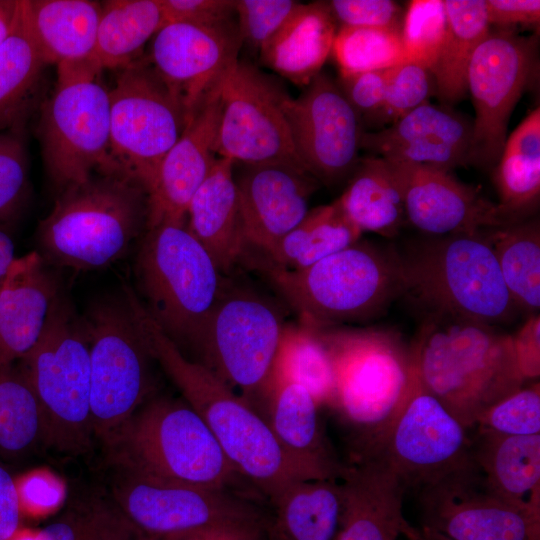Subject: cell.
<instances>
[{
  "instance_id": "cell-1",
  "label": "cell",
  "mask_w": 540,
  "mask_h": 540,
  "mask_svg": "<svg viewBox=\"0 0 540 540\" xmlns=\"http://www.w3.org/2000/svg\"><path fill=\"white\" fill-rule=\"evenodd\" d=\"M126 296L154 360L207 424L236 471L271 502L290 484L302 480L268 420L211 370L185 356L132 289Z\"/></svg>"
},
{
  "instance_id": "cell-2",
  "label": "cell",
  "mask_w": 540,
  "mask_h": 540,
  "mask_svg": "<svg viewBox=\"0 0 540 540\" xmlns=\"http://www.w3.org/2000/svg\"><path fill=\"white\" fill-rule=\"evenodd\" d=\"M410 354L421 384L469 430L526 381L513 335L484 323L425 314Z\"/></svg>"
},
{
  "instance_id": "cell-3",
  "label": "cell",
  "mask_w": 540,
  "mask_h": 540,
  "mask_svg": "<svg viewBox=\"0 0 540 540\" xmlns=\"http://www.w3.org/2000/svg\"><path fill=\"white\" fill-rule=\"evenodd\" d=\"M148 194L118 173H95L58 194L39 223V254L48 264L96 270L123 258L143 236Z\"/></svg>"
},
{
  "instance_id": "cell-4",
  "label": "cell",
  "mask_w": 540,
  "mask_h": 540,
  "mask_svg": "<svg viewBox=\"0 0 540 540\" xmlns=\"http://www.w3.org/2000/svg\"><path fill=\"white\" fill-rule=\"evenodd\" d=\"M490 229L427 236L398 253L403 295L425 314L495 326L518 311L502 278Z\"/></svg>"
},
{
  "instance_id": "cell-5",
  "label": "cell",
  "mask_w": 540,
  "mask_h": 540,
  "mask_svg": "<svg viewBox=\"0 0 540 540\" xmlns=\"http://www.w3.org/2000/svg\"><path fill=\"white\" fill-rule=\"evenodd\" d=\"M221 274L186 221L146 228L135 260L139 300L180 351L196 354L225 284Z\"/></svg>"
},
{
  "instance_id": "cell-6",
  "label": "cell",
  "mask_w": 540,
  "mask_h": 540,
  "mask_svg": "<svg viewBox=\"0 0 540 540\" xmlns=\"http://www.w3.org/2000/svg\"><path fill=\"white\" fill-rule=\"evenodd\" d=\"M266 269L301 325L317 330L377 318L403 295L398 252L367 241L358 240L305 269Z\"/></svg>"
},
{
  "instance_id": "cell-7",
  "label": "cell",
  "mask_w": 540,
  "mask_h": 540,
  "mask_svg": "<svg viewBox=\"0 0 540 540\" xmlns=\"http://www.w3.org/2000/svg\"><path fill=\"white\" fill-rule=\"evenodd\" d=\"M126 470L208 488L245 480L204 420L185 401H150L107 441Z\"/></svg>"
},
{
  "instance_id": "cell-8",
  "label": "cell",
  "mask_w": 540,
  "mask_h": 540,
  "mask_svg": "<svg viewBox=\"0 0 540 540\" xmlns=\"http://www.w3.org/2000/svg\"><path fill=\"white\" fill-rule=\"evenodd\" d=\"M335 374L332 408L359 435V457L379 441L402 408L412 380L410 349L390 332L322 330Z\"/></svg>"
},
{
  "instance_id": "cell-9",
  "label": "cell",
  "mask_w": 540,
  "mask_h": 540,
  "mask_svg": "<svg viewBox=\"0 0 540 540\" xmlns=\"http://www.w3.org/2000/svg\"><path fill=\"white\" fill-rule=\"evenodd\" d=\"M20 360L42 407L48 442L65 450L86 447L93 433L89 340L83 316L65 296L55 298L38 341Z\"/></svg>"
},
{
  "instance_id": "cell-10",
  "label": "cell",
  "mask_w": 540,
  "mask_h": 540,
  "mask_svg": "<svg viewBox=\"0 0 540 540\" xmlns=\"http://www.w3.org/2000/svg\"><path fill=\"white\" fill-rule=\"evenodd\" d=\"M83 320L89 340L92 431L108 441L150 393L154 358L124 292L94 301Z\"/></svg>"
},
{
  "instance_id": "cell-11",
  "label": "cell",
  "mask_w": 540,
  "mask_h": 540,
  "mask_svg": "<svg viewBox=\"0 0 540 540\" xmlns=\"http://www.w3.org/2000/svg\"><path fill=\"white\" fill-rule=\"evenodd\" d=\"M285 325L273 300L225 283L196 352V362L232 389L240 390L256 409L257 403L268 401Z\"/></svg>"
},
{
  "instance_id": "cell-12",
  "label": "cell",
  "mask_w": 540,
  "mask_h": 540,
  "mask_svg": "<svg viewBox=\"0 0 540 540\" xmlns=\"http://www.w3.org/2000/svg\"><path fill=\"white\" fill-rule=\"evenodd\" d=\"M109 99L113 172L135 180L148 194L189 118L146 58L119 69Z\"/></svg>"
},
{
  "instance_id": "cell-13",
  "label": "cell",
  "mask_w": 540,
  "mask_h": 540,
  "mask_svg": "<svg viewBox=\"0 0 540 540\" xmlns=\"http://www.w3.org/2000/svg\"><path fill=\"white\" fill-rule=\"evenodd\" d=\"M38 137L47 175L58 194L95 173H114L109 90L97 79L57 81L42 105Z\"/></svg>"
},
{
  "instance_id": "cell-14",
  "label": "cell",
  "mask_w": 540,
  "mask_h": 540,
  "mask_svg": "<svg viewBox=\"0 0 540 540\" xmlns=\"http://www.w3.org/2000/svg\"><path fill=\"white\" fill-rule=\"evenodd\" d=\"M468 430L425 389L413 367L410 388L398 415L377 444L361 457L379 458L407 489L420 490L476 465Z\"/></svg>"
},
{
  "instance_id": "cell-15",
  "label": "cell",
  "mask_w": 540,
  "mask_h": 540,
  "mask_svg": "<svg viewBox=\"0 0 540 540\" xmlns=\"http://www.w3.org/2000/svg\"><path fill=\"white\" fill-rule=\"evenodd\" d=\"M537 44L536 35L498 28L490 29L475 50L467 74L475 109L470 165L493 169L498 163L510 114L536 70Z\"/></svg>"
},
{
  "instance_id": "cell-16",
  "label": "cell",
  "mask_w": 540,
  "mask_h": 540,
  "mask_svg": "<svg viewBox=\"0 0 540 540\" xmlns=\"http://www.w3.org/2000/svg\"><path fill=\"white\" fill-rule=\"evenodd\" d=\"M289 96L274 78L238 60L221 83L216 155L235 164L286 163L302 168L284 110Z\"/></svg>"
},
{
  "instance_id": "cell-17",
  "label": "cell",
  "mask_w": 540,
  "mask_h": 540,
  "mask_svg": "<svg viewBox=\"0 0 540 540\" xmlns=\"http://www.w3.org/2000/svg\"><path fill=\"white\" fill-rule=\"evenodd\" d=\"M114 496L121 513L148 537H163L212 524L263 518L247 496L127 470Z\"/></svg>"
},
{
  "instance_id": "cell-18",
  "label": "cell",
  "mask_w": 540,
  "mask_h": 540,
  "mask_svg": "<svg viewBox=\"0 0 540 540\" xmlns=\"http://www.w3.org/2000/svg\"><path fill=\"white\" fill-rule=\"evenodd\" d=\"M294 149L302 168L319 184L351 175L364 131L337 82L319 73L297 98L284 105Z\"/></svg>"
},
{
  "instance_id": "cell-19",
  "label": "cell",
  "mask_w": 540,
  "mask_h": 540,
  "mask_svg": "<svg viewBox=\"0 0 540 540\" xmlns=\"http://www.w3.org/2000/svg\"><path fill=\"white\" fill-rule=\"evenodd\" d=\"M424 525L451 540H539V511L493 493L477 465L419 490Z\"/></svg>"
},
{
  "instance_id": "cell-20",
  "label": "cell",
  "mask_w": 540,
  "mask_h": 540,
  "mask_svg": "<svg viewBox=\"0 0 540 540\" xmlns=\"http://www.w3.org/2000/svg\"><path fill=\"white\" fill-rule=\"evenodd\" d=\"M234 19L213 24L171 23L153 36L146 60L188 118L239 60Z\"/></svg>"
},
{
  "instance_id": "cell-21",
  "label": "cell",
  "mask_w": 540,
  "mask_h": 540,
  "mask_svg": "<svg viewBox=\"0 0 540 540\" xmlns=\"http://www.w3.org/2000/svg\"><path fill=\"white\" fill-rule=\"evenodd\" d=\"M245 246L268 253L309 211L319 183L286 163L244 165L235 178Z\"/></svg>"
},
{
  "instance_id": "cell-22",
  "label": "cell",
  "mask_w": 540,
  "mask_h": 540,
  "mask_svg": "<svg viewBox=\"0 0 540 540\" xmlns=\"http://www.w3.org/2000/svg\"><path fill=\"white\" fill-rule=\"evenodd\" d=\"M395 164L403 185L406 222L427 236L509 225L497 203L457 180L451 171L425 165Z\"/></svg>"
},
{
  "instance_id": "cell-23",
  "label": "cell",
  "mask_w": 540,
  "mask_h": 540,
  "mask_svg": "<svg viewBox=\"0 0 540 540\" xmlns=\"http://www.w3.org/2000/svg\"><path fill=\"white\" fill-rule=\"evenodd\" d=\"M472 122L450 106L423 104L392 125L363 131L360 149L395 163L451 171L469 164Z\"/></svg>"
},
{
  "instance_id": "cell-24",
  "label": "cell",
  "mask_w": 540,
  "mask_h": 540,
  "mask_svg": "<svg viewBox=\"0 0 540 540\" xmlns=\"http://www.w3.org/2000/svg\"><path fill=\"white\" fill-rule=\"evenodd\" d=\"M221 83L197 107L162 160L148 192L147 227L162 221H186L189 203L218 157L215 147L221 114Z\"/></svg>"
},
{
  "instance_id": "cell-25",
  "label": "cell",
  "mask_w": 540,
  "mask_h": 540,
  "mask_svg": "<svg viewBox=\"0 0 540 540\" xmlns=\"http://www.w3.org/2000/svg\"><path fill=\"white\" fill-rule=\"evenodd\" d=\"M341 508L334 540H398L410 523L403 514L407 490L374 456L358 458L340 478Z\"/></svg>"
},
{
  "instance_id": "cell-26",
  "label": "cell",
  "mask_w": 540,
  "mask_h": 540,
  "mask_svg": "<svg viewBox=\"0 0 540 540\" xmlns=\"http://www.w3.org/2000/svg\"><path fill=\"white\" fill-rule=\"evenodd\" d=\"M59 293L57 278L38 251L14 260L0 285V367L36 344Z\"/></svg>"
},
{
  "instance_id": "cell-27",
  "label": "cell",
  "mask_w": 540,
  "mask_h": 540,
  "mask_svg": "<svg viewBox=\"0 0 540 540\" xmlns=\"http://www.w3.org/2000/svg\"><path fill=\"white\" fill-rule=\"evenodd\" d=\"M268 422L287 459L302 480H339L346 471L322 427L319 405L303 386L274 381Z\"/></svg>"
},
{
  "instance_id": "cell-28",
  "label": "cell",
  "mask_w": 540,
  "mask_h": 540,
  "mask_svg": "<svg viewBox=\"0 0 540 540\" xmlns=\"http://www.w3.org/2000/svg\"><path fill=\"white\" fill-rule=\"evenodd\" d=\"M234 164L217 157L186 212L189 231L207 250L221 273L230 272L245 248Z\"/></svg>"
},
{
  "instance_id": "cell-29",
  "label": "cell",
  "mask_w": 540,
  "mask_h": 540,
  "mask_svg": "<svg viewBox=\"0 0 540 540\" xmlns=\"http://www.w3.org/2000/svg\"><path fill=\"white\" fill-rule=\"evenodd\" d=\"M23 23L49 64L94 56L101 3L91 0H20Z\"/></svg>"
},
{
  "instance_id": "cell-30",
  "label": "cell",
  "mask_w": 540,
  "mask_h": 540,
  "mask_svg": "<svg viewBox=\"0 0 540 540\" xmlns=\"http://www.w3.org/2000/svg\"><path fill=\"white\" fill-rule=\"evenodd\" d=\"M337 27L327 1L300 3L261 49V61L293 84L306 87L332 52Z\"/></svg>"
},
{
  "instance_id": "cell-31",
  "label": "cell",
  "mask_w": 540,
  "mask_h": 540,
  "mask_svg": "<svg viewBox=\"0 0 540 540\" xmlns=\"http://www.w3.org/2000/svg\"><path fill=\"white\" fill-rule=\"evenodd\" d=\"M473 456L488 488L518 506L539 511L540 434L478 430Z\"/></svg>"
},
{
  "instance_id": "cell-32",
  "label": "cell",
  "mask_w": 540,
  "mask_h": 540,
  "mask_svg": "<svg viewBox=\"0 0 540 540\" xmlns=\"http://www.w3.org/2000/svg\"><path fill=\"white\" fill-rule=\"evenodd\" d=\"M337 201L361 233L392 238L406 223L399 170L395 163L380 157L358 159Z\"/></svg>"
},
{
  "instance_id": "cell-33",
  "label": "cell",
  "mask_w": 540,
  "mask_h": 540,
  "mask_svg": "<svg viewBox=\"0 0 540 540\" xmlns=\"http://www.w3.org/2000/svg\"><path fill=\"white\" fill-rule=\"evenodd\" d=\"M493 180L498 209L508 224L534 217L540 199V109L536 108L506 139Z\"/></svg>"
},
{
  "instance_id": "cell-34",
  "label": "cell",
  "mask_w": 540,
  "mask_h": 540,
  "mask_svg": "<svg viewBox=\"0 0 540 540\" xmlns=\"http://www.w3.org/2000/svg\"><path fill=\"white\" fill-rule=\"evenodd\" d=\"M446 33L438 56L430 69L436 95L452 106L467 94V74L471 58L490 31L483 0H445Z\"/></svg>"
},
{
  "instance_id": "cell-35",
  "label": "cell",
  "mask_w": 540,
  "mask_h": 540,
  "mask_svg": "<svg viewBox=\"0 0 540 540\" xmlns=\"http://www.w3.org/2000/svg\"><path fill=\"white\" fill-rule=\"evenodd\" d=\"M271 503L269 528L281 540L335 539L341 508L338 480H297Z\"/></svg>"
},
{
  "instance_id": "cell-36",
  "label": "cell",
  "mask_w": 540,
  "mask_h": 540,
  "mask_svg": "<svg viewBox=\"0 0 540 540\" xmlns=\"http://www.w3.org/2000/svg\"><path fill=\"white\" fill-rule=\"evenodd\" d=\"M361 235L336 199L309 209L267 256L272 266L301 270L356 243Z\"/></svg>"
},
{
  "instance_id": "cell-37",
  "label": "cell",
  "mask_w": 540,
  "mask_h": 540,
  "mask_svg": "<svg viewBox=\"0 0 540 540\" xmlns=\"http://www.w3.org/2000/svg\"><path fill=\"white\" fill-rule=\"evenodd\" d=\"M47 65L19 10L15 27L0 44V131L25 129Z\"/></svg>"
},
{
  "instance_id": "cell-38",
  "label": "cell",
  "mask_w": 540,
  "mask_h": 540,
  "mask_svg": "<svg viewBox=\"0 0 540 540\" xmlns=\"http://www.w3.org/2000/svg\"><path fill=\"white\" fill-rule=\"evenodd\" d=\"M162 26L160 0H109L101 3L94 56L104 69H122L140 57Z\"/></svg>"
},
{
  "instance_id": "cell-39",
  "label": "cell",
  "mask_w": 540,
  "mask_h": 540,
  "mask_svg": "<svg viewBox=\"0 0 540 540\" xmlns=\"http://www.w3.org/2000/svg\"><path fill=\"white\" fill-rule=\"evenodd\" d=\"M507 291L529 316L540 308V226L535 217L489 230Z\"/></svg>"
},
{
  "instance_id": "cell-40",
  "label": "cell",
  "mask_w": 540,
  "mask_h": 540,
  "mask_svg": "<svg viewBox=\"0 0 540 540\" xmlns=\"http://www.w3.org/2000/svg\"><path fill=\"white\" fill-rule=\"evenodd\" d=\"M278 380L295 382L306 388L319 406L332 407L335 398L334 366L322 330L301 324L285 325L271 385Z\"/></svg>"
},
{
  "instance_id": "cell-41",
  "label": "cell",
  "mask_w": 540,
  "mask_h": 540,
  "mask_svg": "<svg viewBox=\"0 0 540 540\" xmlns=\"http://www.w3.org/2000/svg\"><path fill=\"white\" fill-rule=\"evenodd\" d=\"M47 440L42 407L28 378L13 364L0 367V454L17 457Z\"/></svg>"
},
{
  "instance_id": "cell-42",
  "label": "cell",
  "mask_w": 540,
  "mask_h": 540,
  "mask_svg": "<svg viewBox=\"0 0 540 540\" xmlns=\"http://www.w3.org/2000/svg\"><path fill=\"white\" fill-rule=\"evenodd\" d=\"M332 53L340 76L386 69L407 62L402 32L385 28L340 26Z\"/></svg>"
},
{
  "instance_id": "cell-43",
  "label": "cell",
  "mask_w": 540,
  "mask_h": 540,
  "mask_svg": "<svg viewBox=\"0 0 540 540\" xmlns=\"http://www.w3.org/2000/svg\"><path fill=\"white\" fill-rule=\"evenodd\" d=\"M436 95L435 79L429 68L416 62H403L392 67L383 104L368 123L382 129L404 117Z\"/></svg>"
},
{
  "instance_id": "cell-44",
  "label": "cell",
  "mask_w": 540,
  "mask_h": 540,
  "mask_svg": "<svg viewBox=\"0 0 540 540\" xmlns=\"http://www.w3.org/2000/svg\"><path fill=\"white\" fill-rule=\"evenodd\" d=\"M446 11L442 0H414L404 14L402 42L406 61L431 69L446 33Z\"/></svg>"
},
{
  "instance_id": "cell-45",
  "label": "cell",
  "mask_w": 540,
  "mask_h": 540,
  "mask_svg": "<svg viewBox=\"0 0 540 540\" xmlns=\"http://www.w3.org/2000/svg\"><path fill=\"white\" fill-rule=\"evenodd\" d=\"M478 430L503 435L540 434V387H522L486 410L478 419Z\"/></svg>"
},
{
  "instance_id": "cell-46",
  "label": "cell",
  "mask_w": 540,
  "mask_h": 540,
  "mask_svg": "<svg viewBox=\"0 0 540 540\" xmlns=\"http://www.w3.org/2000/svg\"><path fill=\"white\" fill-rule=\"evenodd\" d=\"M29 159L25 129L0 131V223L19 210L28 189Z\"/></svg>"
},
{
  "instance_id": "cell-47",
  "label": "cell",
  "mask_w": 540,
  "mask_h": 540,
  "mask_svg": "<svg viewBox=\"0 0 540 540\" xmlns=\"http://www.w3.org/2000/svg\"><path fill=\"white\" fill-rule=\"evenodd\" d=\"M300 3L295 0H236L235 15L242 44L260 52Z\"/></svg>"
},
{
  "instance_id": "cell-48",
  "label": "cell",
  "mask_w": 540,
  "mask_h": 540,
  "mask_svg": "<svg viewBox=\"0 0 540 540\" xmlns=\"http://www.w3.org/2000/svg\"><path fill=\"white\" fill-rule=\"evenodd\" d=\"M337 25L376 27L402 32L404 14L391 0L327 1Z\"/></svg>"
},
{
  "instance_id": "cell-49",
  "label": "cell",
  "mask_w": 540,
  "mask_h": 540,
  "mask_svg": "<svg viewBox=\"0 0 540 540\" xmlns=\"http://www.w3.org/2000/svg\"><path fill=\"white\" fill-rule=\"evenodd\" d=\"M392 67L340 76L337 84L357 113L363 128L381 108Z\"/></svg>"
},
{
  "instance_id": "cell-50",
  "label": "cell",
  "mask_w": 540,
  "mask_h": 540,
  "mask_svg": "<svg viewBox=\"0 0 540 540\" xmlns=\"http://www.w3.org/2000/svg\"><path fill=\"white\" fill-rule=\"evenodd\" d=\"M236 0H160L162 26L171 23L213 25L234 19Z\"/></svg>"
},
{
  "instance_id": "cell-51",
  "label": "cell",
  "mask_w": 540,
  "mask_h": 540,
  "mask_svg": "<svg viewBox=\"0 0 540 540\" xmlns=\"http://www.w3.org/2000/svg\"><path fill=\"white\" fill-rule=\"evenodd\" d=\"M21 513L44 515L54 510L63 499V488L53 476L33 471L15 479Z\"/></svg>"
},
{
  "instance_id": "cell-52",
  "label": "cell",
  "mask_w": 540,
  "mask_h": 540,
  "mask_svg": "<svg viewBox=\"0 0 540 540\" xmlns=\"http://www.w3.org/2000/svg\"><path fill=\"white\" fill-rule=\"evenodd\" d=\"M267 527L264 518L231 521L172 534L160 540H265Z\"/></svg>"
},
{
  "instance_id": "cell-53",
  "label": "cell",
  "mask_w": 540,
  "mask_h": 540,
  "mask_svg": "<svg viewBox=\"0 0 540 540\" xmlns=\"http://www.w3.org/2000/svg\"><path fill=\"white\" fill-rule=\"evenodd\" d=\"M103 504H89L68 512L39 530L43 540H86Z\"/></svg>"
},
{
  "instance_id": "cell-54",
  "label": "cell",
  "mask_w": 540,
  "mask_h": 540,
  "mask_svg": "<svg viewBox=\"0 0 540 540\" xmlns=\"http://www.w3.org/2000/svg\"><path fill=\"white\" fill-rule=\"evenodd\" d=\"M488 22L498 28H512L518 24L536 26L540 19L539 0H486Z\"/></svg>"
},
{
  "instance_id": "cell-55",
  "label": "cell",
  "mask_w": 540,
  "mask_h": 540,
  "mask_svg": "<svg viewBox=\"0 0 540 540\" xmlns=\"http://www.w3.org/2000/svg\"><path fill=\"white\" fill-rule=\"evenodd\" d=\"M514 347L520 369L526 380L540 373V318L531 315L513 335Z\"/></svg>"
},
{
  "instance_id": "cell-56",
  "label": "cell",
  "mask_w": 540,
  "mask_h": 540,
  "mask_svg": "<svg viewBox=\"0 0 540 540\" xmlns=\"http://www.w3.org/2000/svg\"><path fill=\"white\" fill-rule=\"evenodd\" d=\"M21 516L15 479L0 465V540H7L20 528Z\"/></svg>"
},
{
  "instance_id": "cell-57",
  "label": "cell",
  "mask_w": 540,
  "mask_h": 540,
  "mask_svg": "<svg viewBox=\"0 0 540 540\" xmlns=\"http://www.w3.org/2000/svg\"><path fill=\"white\" fill-rule=\"evenodd\" d=\"M140 532L118 510L102 505L86 540H138Z\"/></svg>"
},
{
  "instance_id": "cell-58",
  "label": "cell",
  "mask_w": 540,
  "mask_h": 540,
  "mask_svg": "<svg viewBox=\"0 0 540 540\" xmlns=\"http://www.w3.org/2000/svg\"><path fill=\"white\" fill-rule=\"evenodd\" d=\"M19 10L20 0H0V44L15 27Z\"/></svg>"
},
{
  "instance_id": "cell-59",
  "label": "cell",
  "mask_w": 540,
  "mask_h": 540,
  "mask_svg": "<svg viewBox=\"0 0 540 540\" xmlns=\"http://www.w3.org/2000/svg\"><path fill=\"white\" fill-rule=\"evenodd\" d=\"M15 259L13 239L7 231L5 224L0 223V285Z\"/></svg>"
},
{
  "instance_id": "cell-60",
  "label": "cell",
  "mask_w": 540,
  "mask_h": 540,
  "mask_svg": "<svg viewBox=\"0 0 540 540\" xmlns=\"http://www.w3.org/2000/svg\"><path fill=\"white\" fill-rule=\"evenodd\" d=\"M403 536L407 540H451L445 535L425 525L418 528L410 524L408 528L406 529V531L404 532Z\"/></svg>"
},
{
  "instance_id": "cell-61",
  "label": "cell",
  "mask_w": 540,
  "mask_h": 540,
  "mask_svg": "<svg viewBox=\"0 0 540 540\" xmlns=\"http://www.w3.org/2000/svg\"><path fill=\"white\" fill-rule=\"evenodd\" d=\"M7 540H43L39 530H31L26 528H19L12 536Z\"/></svg>"
},
{
  "instance_id": "cell-62",
  "label": "cell",
  "mask_w": 540,
  "mask_h": 540,
  "mask_svg": "<svg viewBox=\"0 0 540 540\" xmlns=\"http://www.w3.org/2000/svg\"><path fill=\"white\" fill-rule=\"evenodd\" d=\"M265 540H281L270 528H269V524H268V527H267V532H266V538Z\"/></svg>"
},
{
  "instance_id": "cell-63",
  "label": "cell",
  "mask_w": 540,
  "mask_h": 540,
  "mask_svg": "<svg viewBox=\"0 0 540 540\" xmlns=\"http://www.w3.org/2000/svg\"><path fill=\"white\" fill-rule=\"evenodd\" d=\"M138 540H158V539H156V538H151V537H148V538H145V539H140V538H139Z\"/></svg>"
}]
</instances>
